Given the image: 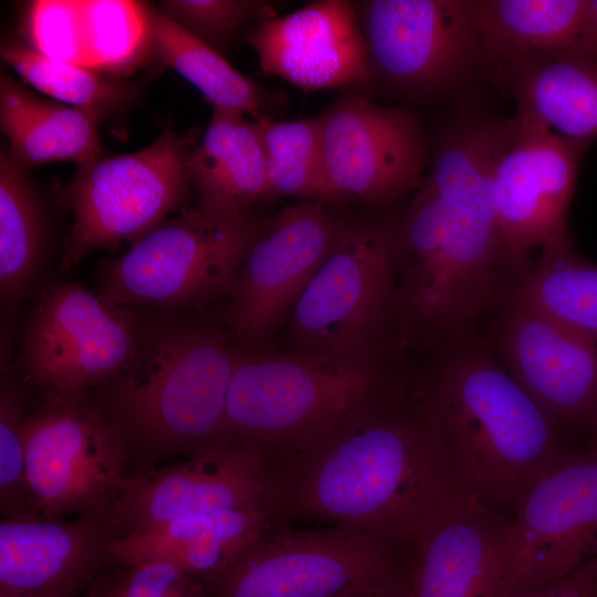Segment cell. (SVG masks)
<instances>
[{
    "label": "cell",
    "mask_w": 597,
    "mask_h": 597,
    "mask_svg": "<svg viewBox=\"0 0 597 597\" xmlns=\"http://www.w3.org/2000/svg\"><path fill=\"white\" fill-rule=\"evenodd\" d=\"M517 115L537 122L569 139L597 138V64L557 59L517 73L506 86Z\"/></svg>",
    "instance_id": "cell-26"
},
{
    "label": "cell",
    "mask_w": 597,
    "mask_h": 597,
    "mask_svg": "<svg viewBox=\"0 0 597 597\" xmlns=\"http://www.w3.org/2000/svg\"><path fill=\"white\" fill-rule=\"evenodd\" d=\"M595 431L597 432V429H596ZM595 443H597V440H596V442H595Z\"/></svg>",
    "instance_id": "cell-41"
},
{
    "label": "cell",
    "mask_w": 597,
    "mask_h": 597,
    "mask_svg": "<svg viewBox=\"0 0 597 597\" xmlns=\"http://www.w3.org/2000/svg\"><path fill=\"white\" fill-rule=\"evenodd\" d=\"M395 384L381 360L237 347L226 433L289 452Z\"/></svg>",
    "instance_id": "cell-5"
},
{
    "label": "cell",
    "mask_w": 597,
    "mask_h": 597,
    "mask_svg": "<svg viewBox=\"0 0 597 597\" xmlns=\"http://www.w3.org/2000/svg\"><path fill=\"white\" fill-rule=\"evenodd\" d=\"M279 523L285 522L272 509L186 515L117 538L112 552L117 565L168 562L201 579L220 570Z\"/></svg>",
    "instance_id": "cell-23"
},
{
    "label": "cell",
    "mask_w": 597,
    "mask_h": 597,
    "mask_svg": "<svg viewBox=\"0 0 597 597\" xmlns=\"http://www.w3.org/2000/svg\"><path fill=\"white\" fill-rule=\"evenodd\" d=\"M277 457L286 523L329 522L415 549L470 499L409 385L398 381Z\"/></svg>",
    "instance_id": "cell-1"
},
{
    "label": "cell",
    "mask_w": 597,
    "mask_h": 597,
    "mask_svg": "<svg viewBox=\"0 0 597 597\" xmlns=\"http://www.w3.org/2000/svg\"><path fill=\"white\" fill-rule=\"evenodd\" d=\"M85 69L114 73L137 64L150 40V11L136 1L80 0Z\"/></svg>",
    "instance_id": "cell-31"
},
{
    "label": "cell",
    "mask_w": 597,
    "mask_h": 597,
    "mask_svg": "<svg viewBox=\"0 0 597 597\" xmlns=\"http://www.w3.org/2000/svg\"><path fill=\"white\" fill-rule=\"evenodd\" d=\"M513 122L496 169L495 202L506 250L522 279L532 250L569 244L567 214L589 143L517 114Z\"/></svg>",
    "instance_id": "cell-17"
},
{
    "label": "cell",
    "mask_w": 597,
    "mask_h": 597,
    "mask_svg": "<svg viewBox=\"0 0 597 597\" xmlns=\"http://www.w3.org/2000/svg\"><path fill=\"white\" fill-rule=\"evenodd\" d=\"M98 116L93 109L42 98L1 73V130L10 158L24 170L62 160L80 166L102 154Z\"/></svg>",
    "instance_id": "cell-25"
},
{
    "label": "cell",
    "mask_w": 597,
    "mask_h": 597,
    "mask_svg": "<svg viewBox=\"0 0 597 597\" xmlns=\"http://www.w3.org/2000/svg\"><path fill=\"white\" fill-rule=\"evenodd\" d=\"M519 289L534 305L597 344V264L579 258L570 244L542 249Z\"/></svg>",
    "instance_id": "cell-29"
},
{
    "label": "cell",
    "mask_w": 597,
    "mask_h": 597,
    "mask_svg": "<svg viewBox=\"0 0 597 597\" xmlns=\"http://www.w3.org/2000/svg\"><path fill=\"white\" fill-rule=\"evenodd\" d=\"M397 221H346L290 315L295 350L381 360L392 341Z\"/></svg>",
    "instance_id": "cell-7"
},
{
    "label": "cell",
    "mask_w": 597,
    "mask_h": 597,
    "mask_svg": "<svg viewBox=\"0 0 597 597\" xmlns=\"http://www.w3.org/2000/svg\"><path fill=\"white\" fill-rule=\"evenodd\" d=\"M106 520L1 519L0 594L84 597L112 566L118 538Z\"/></svg>",
    "instance_id": "cell-19"
},
{
    "label": "cell",
    "mask_w": 597,
    "mask_h": 597,
    "mask_svg": "<svg viewBox=\"0 0 597 597\" xmlns=\"http://www.w3.org/2000/svg\"><path fill=\"white\" fill-rule=\"evenodd\" d=\"M355 6L371 77L419 97L449 92L482 69L474 0H368Z\"/></svg>",
    "instance_id": "cell-14"
},
{
    "label": "cell",
    "mask_w": 597,
    "mask_h": 597,
    "mask_svg": "<svg viewBox=\"0 0 597 597\" xmlns=\"http://www.w3.org/2000/svg\"><path fill=\"white\" fill-rule=\"evenodd\" d=\"M413 554L350 526L279 523L197 580L207 597H394L409 588Z\"/></svg>",
    "instance_id": "cell-6"
},
{
    "label": "cell",
    "mask_w": 597,
    "mask_h": 597,
    "mask_svg": "<svg viewBox=\"0 0 597 597\" xmlns=\"http://www.w3.org/2000/svg\"><path fill=\"white\" fill-rule=\"evenodd\" d=\"M230 509H272L282 516L277 454L227 434L182 461L126 474L111 522L121 538L177 517Z\"/></svg>",
    "instance_id": "cell-12"
},
{
    "label": "cell",
    "mask_w": 597,
    "mask_h": 597,
    "mask_svg": "<svg viewBox=\"0 0 597 597\" xmlns=\"http://www.w3.org/2000/svg\"><path fill=\"white\" fill-rule=\"evenodd\" d=\"M255 119L266 158V199L297 196L324 200L320 115L283 122L264 115Z\"/></svg>",
    "instance_id": "cell-30"
},
{
    "label": "cell",
    "mask_w": 597,
    "mask_h": 597,
    "mask_svg": "<svg viewBox=\"0 0 597 597\" xmlns=\"http://www.w3.org/2000/svg\"><path fill=\"white\" fill-rule=\"evenodd\" d=\"M25 439L28 485L40 516L111 522L127 451L90 394L39 397L25 418Z\"/></svg>",
    "instance_id": "cell-10"
},
{
    "label": "cell",
    "mask_w": 597,
    "mask_h": 597,
    "mask_svg": "<svg viewBox=\"0 0 597 597\" xmlns=\"http://www.w3.org/2000/svg\"><path fill=\"white\" fill-rule=\"evenodd\" d=\"M22 387L7 375L0 386V513L2 519L39 515L27 478L25 418L31 406Z\"/></svg>",
    "instance_id": "cell-33"
},
{
    "label": "cell",
    "mask_w": 597,
    "mask_h": 597,
    "mask_svg": "<svg viewBox=\"0 0 597 597\" xmlns=\"http://www.w3.org/2000/svg\"><path fill=\"white\" fill-rule=\"evenodd\" d=\"M499 553L505 589L556 580L597 554V443L565 451L533 478Z\"/></svg>",
    "instance_id": "cell-13"
},
{
    "label": "cell",
    "mask_w": 597,
    "mask_h": 597,
    "mask_svg": "<svg viewBox=\"0 0 597 597\" xmlns=\"http://www.w3.org/2000/svg\"><path fill=\"white\" fill-rule=\"evenodd\" d=\"M189 181L199 196V210L222 220L252 216L266 199V158L258 121L245 114L213 109L200 143L187 160Z\"/></svg>",
    "instance_id": "cell-24"
},
{
    "label": "cell",
    "mask_w": 597,
    "mask_h": 597,
    "mask_svg": "<svg viewBox=\"0 0 597 597\" xmlns=\"http://www.w3.org/2000/svg\"><path fill=\"white\" fill-rule=\"evenodd\" d=\"M1 57L35 90L66 105L101 113L129 95L126 87L88 69L49 59L21 43L3 44Z\"/></svg>",
    "instance_id": "cell-32"
},
{
    "label": "cell",
    "mask_w": 597,
    "mask_h": 597,
    "mask_svg": "<svg viewBox=\"0 0 597 597\" xmlns=\"http://www.w3.org/2000/svg\"><path fill=\"white\" fill-rule=\"evenodd\" d=\"M237 346L212 324L145 320L127 366L92 397L121 433L130 473L189 455L226 433Z\"/></svg>",
    "instance_id": "cell-3"
},
{
    "label": "cell",
    "mask_w": 597,
    "mask_h": 597,
    "mask_svg": "<svg viewBox=\"0 0 597 597\" xmlns=\"http://www.w3.org/2000/svg\"><path fill=\"white\" fill-rule=\"evenodd\" d=\"M247 42L265 75L304 91L367 86L373 78L355 6L346 0H320L282 17L266 15Z\"/></svg>",
    "instance_id": "cell-20"
},
{
    "label": "cell",
    "mask_w": 597,
    "mask_h": 597,
    "mask_svg": "<svg viewBox=\"0 0 597 597\" xmlns=\"http://www.w3.org/2000/svg\"><path fill=\"white\" fill-rule=\"evenodd\" d=\"M130 306L76 283L44 289L24 327L20 369L39 397L90 394L129 363L144 325Z\"/></svg>",
    "instance_id": "cell-11"
},
{
    "label": "cell",
    "mask_w": 597,
    "mask_h": 597,
    "mask_svg": "<svg viewBox=\"0 0 597 597\" xmlns=\"http://www.w3.org/2000/svg\"><path fill=\"white\" fill-rule=\"evenodd\" d=\"M150 40L161 63L193 85L213 109L262 116L264 95L259 85L166 13L150 11Z\"/></svg>",
    "instance_id": "cell-27"
},
{
    "label": "cell",
    "mask_w": 597,
    "mask_h": 597,
    "mask_svg": "<svg viewBox=\"0 0 597 597\" xmlns=\"http://www.w3.org/2000/svg\"><path fill=\"white\" fill-rule=\"evenodd\" d=\"M191 129L167 128L149 146L103 155L78 166L60 191L73 217L60 269L69 271L92 250L138 239L165 221L187 193V160L197 145Z\"/></svg>",
    "instance_id": "cell-9"
},
{
    "label": "cell",
    "mask_w": 597,
    "mask_h": 597,
    "mask_svg": "<svg viewBox=\"0 0 597 597\" xmlns=\"http://www.w3.org/2000/svg\"><path fill=\"white\" fill-rule=\"evenodd\" d=\"M165 13L178 24L219 51L226 48L240 27L263 10L252 0L164 1Z\"/></svg>",
    "instance_id": "cell-36"
},
{
    "label": "cell",
    "mask_w": 597,
    "mask_h": 597,
    "mask_svg": "<svg viewBox=\"0 0 597 597\" xmlns=\"http://www.w3.org/2000/svg\"><path fill=\"white\" fill-rule=\"evenodd\" d=\"M465 493L504 520L564 453L561 427L485 348L464 343L409 385Z\"/></svg>",
    "instance_id": "cell-2"
},
{
    "label": "cell",
    "mask_w": 597,
    "mask_h": 597,
    "mask_svg": "<svg viewBox=\"0 0 597 597\" xmlns=\"http://www.w3.org/2000/svg\"><path fill=\"white\" fill-rule=\"evenodd\" d=\"M345 222L322 200L302 201L265 218L228 296L237 347H264L291 315Z\"/></svg>",
    "instance_id": "cell-16"
},
{
    "label": "cell",
    "mask_w": 597,
    "mask_h": 597,
    "mask_svg": "<svg viewBox=\"0 0 597 597\" xmlns=\"http://www.w3.org/2000/svg\"><path fill=\"white\" fill-rule=\"evenodd\" d=\"M25 170L0 156V290L2 305L13 306L31 283L43 252L40 202Z\"/></svg>",
    "instance_id": "cell-28"
},
{
    "label": "cell",
    "mask_w": 597,
    "mask_h": 597,
    "mask_svg": "<svg viewBox=\"0 0 597 597\" xmlns=\"http://www.w3.org/2000/svg\"><path fill=\"white\" fill-rule=\"evenodd\" d=\"M265 218L222 220L184 210L136 239L106 264L97 293L107 302L164 308L229 296Z\"/></svg>",
    "instance_id": "cell-8"
},
{
    "label": "cell",
    "mask_w": 597,
    "mask_h": 597,
    "mask_svg": "<svg viewBox=\"0 0 597 597\" xmlns=\"http://www.w3.org/2000/svg\"><path fill=\"white\" fill-rule=\"evenodd\" d=\"M0 597H14V596L0 594ZM84 597H92V594L88 591Z\"/></svg>",
    "instance_id": "cell-39"
},
{
    "label": "cell",
    "mask_w": 597,
    "mask_h": 597,
    "mask_svg": "<svg viewBox=\"0 0 597 597\" xmlns=\"http://www.w3.org/2000/svg\"><path fill=\"white\" fill-rule=\"evenodd\" d=\"M392 346L449 352L503 304L519 273L498 226L454 214L426 182L397 221Z\"/></svg>",
    "instance_id": "cell-4"
},
{
    "label": "cell",
    "mask_w": 597,
    "mask_h": 597,
    "mask_svg": "<svg viewBox=\"0 0 597 597\" xmlns=\"http://www.w3.org/2000/svg\"><path fill=\"white\" fill-rule=\"evenodd\" d=\"M501 597H597V554L556 580L507 588Z\"/></svg>",
    "instance_id": "cell-37"
},
{
    "label": "cell",
    "mask_w": 597,
    "mask_h": 597,
    "mask_svg": "<svg viewBox=\"0 0 597 597\" xmlns=\"http://www.w3.org/2000/svg\"><path fill=\"white\" fill-rule=\"evenodd\" d=\"M29 48L49 59L85 69L78 0H40L25 18Z\"/></svg>",
    "instance_id": "cell-34"
},
{
    "label": "cell",
    "mask_w": 597,
    "mask_h": 597,
    "mask_svg": "<svg viewBox=\"0 0 597 597\" xmlns=\"http://www.w3.org/2000/svg\"><path fill=\"white\" fill-rule=\"evenodd\" d=\"M504 522L473 498L439 521L415 548L407 597H501Z\"/></svg>",
    "instance_id": "cell-22"
},
{
    "label": "cell",
    "mask_w": 597,
    "mask_h": 597,
    "mask_svg": "<svg viewBox=\"0 0 597 597\" xmlns=\"http://www.w3.org/2000/svg\"><path fill=\"white\" fill-rule=\"evenodd\" d=\"M499 350L505 368L559 426L597 429V344L519 290L503 302Z\"/></svg>",
    "instance_id": "cell-18"
},
{
    "label": "cell",
    "mask_w": 597,
    "mask_h": 597,
    "mask_svg": "<svg viewBox=\"0 0 597 597\" xmlns=\"http://www.w3.org/2000/svg\"><path fill=\"white\" fill-rule=\"evenodd\" d=\"M320 117L324 200L348 198L381 208L422 186L426 144L412 112L350 90Z\"/></svg>",
    "instance_id": "cell-15"
},
{
    "label": "cell",
    "mask_w": 597,
    "mask_h": 597,
    "mask_svg": "<svg viewBox=\"0 0 597 597\" xmlns=\"http://www.w3.org/2000/svg\"><path fill=\"white\" fill-rule=\"evenodd\" d=\"M90 593L92 597H207L192 575L168 562L116 564Z\"/></svg>",
    "instance_id": "cell-35"
},
{
    "label": "cell",
    "mask_w": 597,
    "mask_h": 597,
    "mask_svg": "<svg viewBox=\"0 0 597 597\" xmlns=\"http://www.w3.org/2000/svg\"><path fill=\"white\" fill-rule=\"evenodd\" d=\"M408 591V590H407ZM407 591L404 593V594H400V595H397V596H394V597H407Z\"/></svg>",
    "instance_id": "cell-40"
},
{
    "label": "cell",
    "mask_w": 597,
    "mask_h": 597,
    "mask_svg": "<svg viewBox=\"0 0 597 597\" xmlns=\"http://www.w3.org/2000/svg\"><path fill=\"white\" fill-rule=\"evenodd\" d=\"M591 11H593V19H594L596 49H597V0H591ZM595 63L597 64V56H596Z\"/></svg>",
    "instance_id": "cell-38"
},
{
    "label": "cell",
    "mask_w": 597,
    "mask_h": 597,
    "mask_svg": "<svg viewBox=\"0 0 597 597\" xmlns=\"http://www.w3.org/2000/svg\"><path fill=\"white\" fill-rule=\"evenodd\" d=\"M482 69L496 84L545 61L596 62L591 0H474Z\"/></svg>",
    "instance_id": "cell-21"
}]
</instances>
